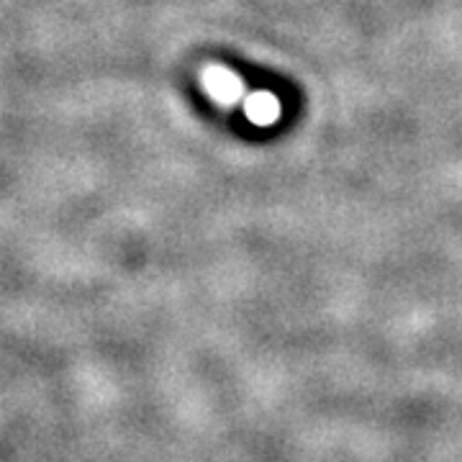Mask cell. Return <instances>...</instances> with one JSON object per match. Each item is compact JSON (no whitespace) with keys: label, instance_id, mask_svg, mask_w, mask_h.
I'll return each instance as SVG.
<instances>
[{"label":"cell","instance_id":"cell-1","mask_svg":"<svg viewBox=\"0 0 462 462\" xmlns=\"http://www.w3.org/2000/svg\"><path fill=\"white\" fill-rule=\"evenodd\" d=\"M206 88L214 93L216 98L221 100H231L236 93H239V83H236V78L231 75V72H224V69H218V67H211V69H206Z\"/></svg>","mask_w":462,"mask_h":462},{"label":"cell","instance_id":"cell-2","mask_svg":"<svg viewBox=\"0 0 462 462\" xmlns=\"http://www.w3.org/2000/svg\"><path fill=\"white\" fill-rule=\"evenodd\" d=\"M247 114L257 121V124H273L278 116V100L267 93H257L247 100Z\"/></svg>","mask_w":462,"mask_h":462}]
</instances>
